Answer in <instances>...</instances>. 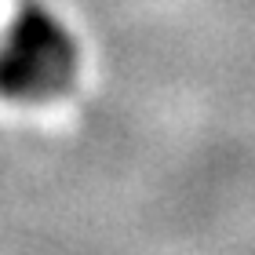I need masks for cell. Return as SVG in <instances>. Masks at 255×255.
Wrapping results in <instances>:
<instances>
[{
  "instance_id": "obj_1",
  "label": "cell",
  "mask_w": 255,
  "mask_h": 255,
  "mask_svg": "<svg viewBox=\"0 0 255 255\" xmlns=\"http://www.w3.org/2000/svg\"><path fill=\"white\" fill-rule=\"evenodd\" d=\"M80 62L77 37L55 11L18 7L0 33V95L18 102L55 99L73 84Z\"/></svg>"
}]
</instances>
